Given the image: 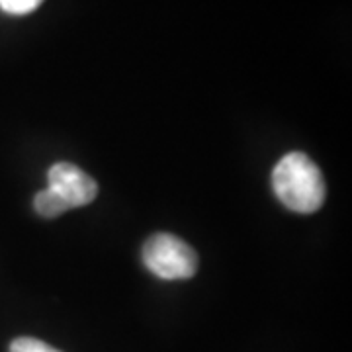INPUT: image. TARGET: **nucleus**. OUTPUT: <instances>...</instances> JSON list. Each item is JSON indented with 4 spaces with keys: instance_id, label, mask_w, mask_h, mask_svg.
I'll list each match as a JSON object with an SVG mask.
<instances>
[{
    "instance_id": "obj_1",
    "label": "nucleus",
    "mask_w": 352,
    "mask_h": 352,
    "mask_svg": "<svg viewBox=\"0 0 352 352\" xmlns=\"http://www.w3.org/2000/svg\"><path fill=\"white\" fill-rule=\"evenodd\" d=\"M272 188L288 210L314 214L325 201V180L319 166L303 153H288L272 170Z\"/></svg>"
},
{
    "instance_id": "obj_2",
    "label": "nucleus",
    "mask_w": 352,
    "mask_h": 352,
    "mask_svg": "<svg viewBox=\"0 0 352 352\" xmlns=\"http://www.w3.org/2000/svg\"><path fill=\"white\" fill-rule=\"evenodd\" d=\"M143 263L163 280H186L198 270V256L188 243L170 233H157L143 245Z\"/></svg>"
},
{
    "instance_id": "obj_3",
    "label": "nucleus",
    "mask_w": 352,
    "mask_h": 352,
    "mask_svg": "<svg viewBox=\"0 0 352 352\" xmlns=\"http://www.w3.org/2000/svg\"><path fill=\"white\" fill-rule=\"evenodd\" d=\"M50 186L61 200L67 204L69 210L88 206L98 194V184L90 176L71 163L53 164L47 173Z\"/></svg>"
},
{
    "instance_id": "obj_4",
    "label": "nucleus",
    "mask_w": 352,
    "mask_h": 352,
    "mask_svg": "<svg viewBox=\"0 0 352 352\" xmlns=\"http://www.w3.org/2000/svg\"><path fill=\"white\" fill-rule=\"evenodd\" d=\"M34 208H36V212H38L41 217H59V215H63L65 212H69V208H67V204H65L55 192L51 188H45L39 192L38 196H36V200H34Z\"/></svg>"
},
{
    "instance_id": "obj_5",
    "label": "nucleus",
    "mask_w": 352,
    "mask_h": 352,
    "mask_svg": "<svg viewBox=\"0 0 352 352\" xmlns=\"http://www.w3.org/2000/svg\"><path fill=\"white\" fill-rule=\"evenodd\" d=\"M43 0H0V10L10 16H24L34 12Z\"/></svg>"
},
{
    "instance_id": "obj_6",
    "label": "nucleus",
    "mask_w": 352,
    "mask_h": 352,
    "mask_svg": "<svg viewBox=\"0 0 352 352\" xmlns=\"http://www.w3.org/2000/svg\"><path fill=\"white\" fill-rule=\"evenodd\" d=\"M10 352H61L57 349L50 346L43 340L34 339V337H20V339L12 340L10 344Z\"/></svg>"
}]
</instances>
